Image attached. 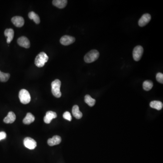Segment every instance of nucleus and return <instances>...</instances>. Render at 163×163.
Instances as JSON below:
<instances>
[{
	"label": "nucleus",
	"mask_w": 163,
	"mask_h": 163,
	"mask_svg": "<svg viewBox=\"0 0 163 163\" xmlns=\"http://www.w3.org/2000/svg\"><path fill=\"white\" fill-rule=\"evenodd\" d=\"M48 56L46 55V53L41 52L36 56L35 63L37 67L41 68L45 65V63L48 61Z\"/></svg>",
	"instance_id": "f257e3e1"
},
{
	"label": "nucleus",
	"mask_w": 163,
	"mask_h": 163,
	"mask_svg": "<svg viewBox=\"0 0 163 163\" xmlns=\"http://www.w3.org/2000/svg\"><path fill=\"white\" fill-rule=\"evenodd\" d=\"M61 81L59 79H56L51 83V91L53 95L57 98H59L61 96V92H60Z\"/></svg>",
	"instance_id": "f03ea898"
},
{
	"label": "nucleus",
	"mask_w": 163,
	"mask_h": 163,
	"mask_svg": "<svg viewBox=\"0 0 163 163\" xmlns=\"http://www.w3.org/2000/svg\"><path fill=\"white\" fill-rule=\"evenodd\" d=\"M99 56V53L96 50H92L84 56L85 62L86 63H91L97 60Z\"/></svg>",
	"instance_id": "7ed1b4c3"
},
{
	"label": "nucleus",
	"mask_w": 163,
	"mask_h": 163,
	"mask_svg": "<svg viewBox=\"0 0 163 163\" xmlns=\"http://www.w3.org/2000/svg\"><path fill=\"white\" fill-rule=\"evenodd\" d=\"M19 98L22 104H28L31 100V95L27 90L21 89L19 92Z\"/></svg>",
	"instance_id": "20e7f679"
},
{
	"label": "nucleus",
	"mask_w": 163,
	"mask_h": 163,
	"mask_svg": "<svg viewBox=\"0 0 163 163\" xmlns=\"http://www.w3.org/2000/svg\"><path fill=\"white\" fill-rule=\"evenodd\" d=\"M144 49L143 47L140 45L136 46L134 49L133 51V57L136 61H138L140 60L143 54Z\"/></svg>",
	"instance_id": "39448f33"
},
{
	"label": "nucleus",
	"mask_w": 163,
	"mask_h": 163,
	"mask_svg": "<svg viewBox=\"0 0 163 163\" xmlns=\"http://www.w3.org/2000/svg\"><path fill=\"white\" fill-rule=\"evenodd\" d=\"M24 144L25 147L30 149L34 150L37 146V143L35 140L31 137H26L24 140Z\"/></svg>",
	"instance_id": "423d86ee"
},
{
	"label": "nucleus",
	"mask_w": 163,
	"mask_h": 163,
	"mask_svg": "<svg viewBox=\"0 0 163 163\" xmlns=\"http://www.w3.org/2000/svg\"><path fill=\"white\" fill-rule=\"evenodd\" d=\"M75 39L72 36L69 35H65L60 39V42L62 45H70L75 42Z\"/></svg>",
	"instance_id": "0eeeda50"
},
{
	"label": "nucleus",
	"mask_w": 163,
	"mask_h": 163,
	"mask_svg": "<svg viewBox=\"0 0 163 163\" xmlns=\"http://www.w3.org/2000/svg\"><path fill=\"white\" fill-rule=\"evenodd\" d=\"M151 18V15L149 14H144L139 20L138 25L140 27H143L146 25L150 21Z\"/></svg>",
	"instance_id": "6e6552de"
},
{
	"label": "nucleus",
	"mask_w": 163,
	"mask_h": 163,
	"mask_svg": "<svg viewBox=\"0 0 163 163\" xmlns=\"http://www.w3.org/2000/svg\"><path fill=\"white\" fill-rule=\"evenodd\" d=\"M17 43L20 46L26 49L29 48L31 46L30 41L25 36H22L18 38Z\"/></svg>",
	"instance_id": "1a4fd4ad"
},
{
	"label": "nucleus",
	"mask_w": 163,
	"mask_h": 163,
	"mask_svg": "<svg viewBox=\"0 0 163 163\" xmlns=\"http://www.w3.org/2000/svg\"><path fill=\"white\" fill-rule=\"evenodd\" d=\"M11 21L15 26L17 27H21L24 25V19L20 16H15L11 19Z\"/></svg>",
	"instance_id": "9d476101"
},
{
	"label": "nucleus",
	"mask_w": 163,
	"mask_h": 163,
	"mask_svg": "<svg viewBox=\"0 0 163 163\" xmlns=\"http://www.w3.org/2000/svg\"><path fill=\"white\" fill-rule=\"evenodd\" d=\"M57 115L56 112L53 111H48L46 113L45 116L44 117V122L46 124H49L53 119L56 118Z\"/></svg>",
	"instance_id": "9b49d317"
},
{
	"label": "nucleus",
	"mask_w": 163,
	"mask_h": 163,
	"mask_svg": "<svg viewBox=\"0 0 163 163\" xmlns=\"http://www.w3.org/2000/svg\"><path fill=\"white\" fill-rule=\"evenodd\" d=\"M61 142V138L58 136H55L52 138L48 139L47 143L49 146H56L59 144Z\"/></svg>",
	"instance_id": "f8f14e48"
},
{
	"label": "nucleus",
	"mask_w": 163,
	"mask_h": 163,
	"mask_svg": "<svg viewBox=\"0 0 163 163\" xmlns=\"http://www.w3.org/2000/svg\"><path fill=\"white\" fill-rule=\"evenodd\" d=\"M5 35L7 37V43L10 44L14 36V31L12 29H7L4 32Z\"/></svg>",
	"instance_id": "ddd939ff"
},
{
	"label": "nucleus",
	"mask_w": 163,
	"mask_h": 163,
	"mask_svg": "<svg viewBox=\"0 0 163 163\" xmlns=\"http://www.w3.org/2000/svg\"><path fill=\"white\" fill-rule=\"evenodd\" d=\"M16 119V116L14 113L12 112H9L7 116L4 119L3 121L5 123L9 124L14 122Z\"/></svg>",
	"instance_id": "4468645a"
},
{
	"label": "nucleus",
	"mask_w": 163,
	"mask_h": 163,
	"mask_svg": "<svg viewBox=\"0 0 163 163\" xmlns=\"http://www.w3.org/2000/svg\"><path fill=\"white\" fill-rule=\"evenodd\" d=\"M68 1L66 0H54L53 1V4L57 7L62 9L67 5Z\"/></svg>",
	"instance_id": "2eb2a0df"
},
{
	"label": "nucleus",
	"mask_w": 163,
	"mask_h": 163,
	"mask_svg": "<svg viewBox=\"0 0 163 163\" xmlns=\"http://www.w3.org/2000/svg\"><path fill=\"white\" fill-rule=\"evenodd\" d=\"M72 113L73 116L76 119H79L82 116V113L80 112L78 105H75L73 107Z\"/></svg>",
	"instance_id": "dca6fc26"
},
{
	"label": "nucleus",
	"mask_w": 163,
	"mask_h": 163,
	"mask_svg": "<svg viewBox=\"0 0 163 163\" xmlns=\"http://www.w3.org/2000/svg\"><path fill=\"white\" fill-rule=\"evenodd\" d=\"M35 120V116L31 113H28L26 114V116L23 119V122L25 125H29L31 123L33 122Z\"/></svg>",
	"instance_id": "f3484780"
},
{
	"label": "nucleus",
	"mask_w": 163,
	"mask_h": 163,
	"mask_svg": "<svg viewBox=\"0 0 163 163\" xmlns=\"http://www.w3.org/2000/svg\"><path fill=\"white\" fill-rule=\"evenodd\" d=\"M150 107L156 109L157 110H160L163 108V103L159 101H152L150 103Z\"/></svg>",
	"instance_id": "a211bd4d"
},
{
	"label": "nucleus",
	"mask_w": 163,
	"mask_h": 163,
	"mask_svg": "<svg viewBox=\"0 0 163 163\" xmlns=\"http://www.w3.org/2000/svg\"><path fill=\"white\" fill-rule=\"evenodd\" d=\"M28 16L29 18L31 20H33L36 24H39L40 23V18L39 15L34 11H31L29 13Z\"/></svg>",
	"instance_id": "6ab92c4d"
},
{
	"label": "nucleus",
	"mask_w": 163,
	"mask_h": 163,
	"mask_svg": "<svg viewBox=\"0 0 163 163\" xmlns=\"http://www.w3.org/2000/svg\"><path fill=\"white\" fill-rule=\"evenodd\" d=\"M85 102L88 106L92 107L95 104L96 100L92 98L90 95H86L85 96Z\"/></svg>",
	"instance_id": "aec40b11"
},
{
	"label": "nucleus",
	"mask_w": 163,
	"mask_h": 163,
	"mask_svg": "<svg viewBox=\"0 0 163 163\" xmlns=\"http://www.w3.org/2000/svg\"><path fill=\"white\" fill-rule=\"evenodd\" d=\"M153 83L152 81L147 80V81H144L143 83V88L146 91H149V90H151L153 88Z\"/></svg>",
	"instance_id": "412c9836"
},
{
	"label": "nucleus",
	"mask_w": 163,
	"mask_h": 163,
	"mask_svg": "<svg viewBox=\"0 0 163 163\" xmlns=\"http://www.w3.org/2000/svg\"><path fill=\"white\" fill-rule=\"evenodd\" d=\"M10 77L9 73H4L0 71V82H6L9 80Z\"/></svg>",
	"instance_id": "4be33fe9"
},
{
	"label": "nucleus",
	"mask_w": 163,
	"mask_h": 163,
	"mask_svg": "<svg viewBox=\"0 0 163 163\" xmlns=\"http://www.w3.org/2000/svg\"><path fill=\"white\" fill-rule=\"evenodd\" d=\"M63 117L65 118V119L69 121H71L72 119L71 114L69 112H66L64 113L63 114Z\"/></svg>",
	"instance_id": "5701e85b"
},
{
	"label": "nucleus",
	"mask_w": 163,
	"mask_h": 163,
	"mask_svg": "<svg viewBox=\"0 0 163 163\" xmlns=\"http://www.w3.org/2000/svg\"><path fill=\"white\" fill-rule=\"evenodd\" d=\"M157 81L160 83H163V75L161 73H159L156 75V76Z\"/></svg>",
	"instance_id": "b1692460"
},
{
	"label": "nucleus",
	"mask_w": 163,
	"mask_h": 163,
	"mask_svg": "<svg viewBox=\"0 0 163 163\" xmlns=\"http://www.w3.org/2000/svg\"><path fill=\"white\" fill-rule=\"evenodd\" d=\"M6 137H7V134L6 132H5L4 131L0 132V140L6 139Z\"/></svg>",
	"instance_id": "393cba45"
}]
</instances>
